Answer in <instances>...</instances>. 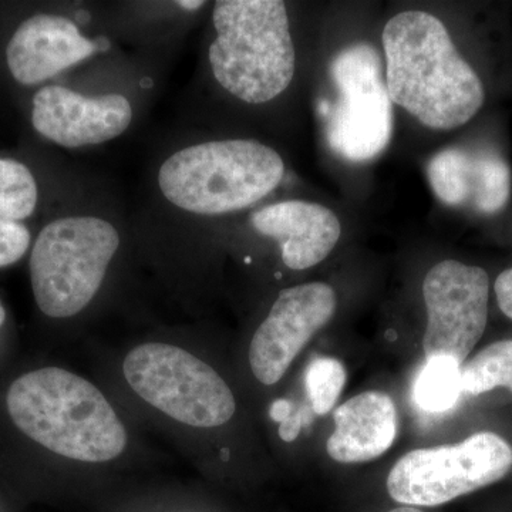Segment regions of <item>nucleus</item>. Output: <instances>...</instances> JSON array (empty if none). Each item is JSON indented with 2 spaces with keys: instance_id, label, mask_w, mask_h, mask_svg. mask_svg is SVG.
I'll return each mask as SVG.
<instances>
[{
  "instance_id": "1",
  "label": "nucleus",
  "mask_w": 512,
  "mask_h": 512,
  "mask_svg": "<svg viewBox=\"0 0 512 512\" xmlns=\"http://www.w3.org/2000/svg\"><path fill=\"white\" fill-rule=\"evenodd\" d=\"M2 403L6 426L45 461L62 493L110 494L114 478L136 458L123 407L72 369L47 365L23 372L6 387Z\"/></svg>"
},
{
  "instance_id": "2",
  "label": "nucleus",
  "mask_w": 512,
  "mask_h": 512,
  "mask_svg": "<svg viewBox=\"0 0 512 512\" xmlns=\"http://www.w3.org/2000/svg\"><path fill=\"white\" fill-rule=\"evenodd\" d=\"M113 383L114 399L167 434L192 463L207 437L237 417L225 377L200 350L178 340L134 343L114 362Z\"/></svg>"
},
{
  "instance_id": "3",
  "label": "nucleus",
  "mask_w": 512,
  "mask_h": 512,
  "mask_svg": "<svg viewBox=\"0 0 512 512\" xmlns=\"http://www.w3.org/2000/svg\"><path fill=\"white\" fill-rule=\"evenodd\" d=\"M383 49L390 100L424 126L453 130L483 107V82L436 16L420 10L394 16L383 30Z\"/></svg>"
},
{
  "instance_id": "4",
  "label": "nucleus",
  "mask_w": 512,
  "mask_h": 512,
  "mask_svg": "<svg viewBox=\"0 0 512 512\" xmlns=\"http://www.w3.org/2000/svg\"><path fill=\"white\" fill-rule=\"evenodd\" d=\"M212 23L208 59L222 89L248 104L268 103L288 89L296 55L284 2L221 0Z\"/></svg>"
},
{
  "instance_id": "5",
  "label": "nucleus",
  "mask_w": 512,
  "mask_h": 512,
  "mask_svg": "<svg viewBox=\"0 0 512 512\" xmlns=\"http://www.w3.org/2000/svg\"><path fill=\"white\" fill-rule=\"evenodd\" d=\"M284 175L282 157L259 141H208L168 157L158 171V187L174 207L214 217L264 200Z\"/></svg>"
},
{
  "instance_id": "6",
  "label": "nucleus",
  "mask_w": 512,
  "mask_h": 512,
  "mask_svg": "<svg viewBox=\"0 0 512 512\" xmlns=\"http://www.w3.org/2000/svg\"><path fill=\"white\" fill-rule=\"evenodd\" d=\"M121 247L120 232L94 215H74L47 224L30 252V285L46 318L83 315L106 282Z\"/></svg>"
},
{
  "instance_id": "7",
  "label": "nucleus",
  "mask_w": 512,
  "mask_h": 512,
  "mask_svg": "<svg viewBox=\"0 0 512 512\" xmlns=\"http://www.w3.org/2000/svg\"><path fill=\"white\" fill-rule=\"evenodd\" d=\"M511 470V444L493 431H480L461 443L404 454L386 485L396 503L439 507L498 483Z\"/></svg>"
},
{
  "instance_id": "8",
  "label": "nucleus",
  "mask_w": 512,
  "mask_h": 512,
  "mask_svg": "<svg viewBox=\"0 0 512 512\" xmlns=\"http://www.w3.org/2000/svg\"><path fill=\"white\" fill-rule=\"evenodd\" d=\"M336 99L326 109L330 148L349 161H367L389 146L393 131L392 100L383 82L375 50L357 43L330 64Z\"/></svg>"
},
{
  "instance_id": "9",
  "label": "nucleus",
  "mask_w": 512,
  "mask_h": 512,
  "mask_svg": "<svg viewBox=\"0 0 512 512\" xmlns=\"http://www.w3.org/2000/svg\"><path fill=\"white\" fill-rule=\"evenodd\" d=\"M423 298L427 308L424 356L427 360L447 357L463 366L487 328V272L447 259L434 265L424 278Z\"/></svg>"
},
{
  "instance_id": "10",
  "label": "nucleus",
  "mask_w": 512,
  "mask_h": 512,
  "mask_svg": "<svg viewBox=\"0 0 512 512\" xmlns=\"http://www.w3.org/2000/svg\"><path fill=\"white\" fill-rule=\"evenodd\" d=\"M336 305L335 289L323 282L279 293L249 342L248 366L256 382L266 387L281 382L299 353L333 318Z\"/></svg>"
},
{
  "instance_id": "11",
  "label": "nucleus",
  "mask_w": 512,
  "mask_h": 512,
  "mask_svg": "<svg viewBox=\"0 0 512 512\" xmlns=\"http://www.w3.org/2000/svg\"><path fill=\"white\" fill-rule=\"evenodd\" d=\"M133 106L119 93L84 96L63 86L42 87L33 97L32 124L57 146L80 148L107 143L126 133Z\"/></svg>"
},
{
  "instance_id": "12",
  "label": "nucleus",
  "mask_w": 512,
  "mask_h": 512,
  "mask_svg": "<svg viewBox=\"0 0 512 512\" xmlns=\"http://www.w3.org/2000/svg\"><path fill=\"white\" fill-rule=\"evenodd\" d=\"M94 52L96 46L73 20L42 13L16 29L6 47V60L16 82L35 86L89 59Z\"/></svg>"
},
{
  "instance_id": "13",
  "label": "nucleus",
  "mask_w": 512,
  "mask_h": 512,
  "mask_svg": "<svg viewBox=\"0 0 512 512\" xmlns=\"http://www.w3.org/2000/svg\"><path fill=\"white\" fill-rule=\"evenodd\" d=\"M251 222L259 234L278 242L282 262L293 271L320 264L342 235L335 212L315 202H276L254 212Z\"/></svg>"
},
{
  "instance_id": "14",
  "label": "nucleus",
  "mask_w": 512,
  "mask_h": 512,
  "mask_svg": "<svg viewBox=\"0 0 512 512\" xmlns=\"http://www.w3.org/2000/svg\"><path fill=\"white\" fill-rule=\"evenodd\" d=\"M333 421L335 430L329 436L326 450L338 463L376 460L396 440V406L392 397L383 392L357 394L335 410Z\"/></svg>"
},
{
  "instance_id": "15",
  "label": "nucleus",
  "mask_w": 512,
  "mask_h": 512,
  "mask_svg": "<svg viewBox=\"0 0 512 512\" xmlns=\"http://www.w3.org/2000/svg\"><path fill=\"white\" fill-rule=\"evenodd\" d=\"M463 392L461 365L447 357L429 359L414 384V400L430 413L453 409Z\"/></svg>"
},
{
  "instance_id": "16",
  "label": "nucleus",
  "mask_w": 512,
  "mask_h": 512,
  "mask_svg": "<svg viewBox=\"0 0 512 512\" xmlns=\"http://www.w3.org/2000/svg\"><path fill=\"white\" fill-rule=\"evenodd\" d=\"M464 394L478 396L507 387L512 393V340H500L480 350L461 366Z\"/></svg>"
},
{
  "instance_id": "17",
  "label": "nucleus",
  "mask_w": 512,
  "mask_h": 512,
  "mask_svg": "<svg viewBox=\"0 0 512 512\" xmlns=\"http://www.w3.org/2000/svg\"><path fill=\"white\" fill-rule=\"evenodd\" d=\"M37 184L25 164L0 157V218L20 222L36 210Z\"/></svg>"
},
{
  "instance_id": "18",
  "label": "nucleus",
  "mask_w": 512,
  "mask_h": 512,
  "mask_svg": "<svg viewBox=\"0 0 512 512\" xmlns=\"http://www.w3.org/2000/svg\"><path fill=\"white\" fill-rule=\"evenodd\" d=\"M511 170L503 158L493 153H477V190L473 205L483 214L503 210L510 200Z\"/></svg>"
},
{
  "instance_id": "19",
  "label": "nucleus",
  "mask_w": 512,
  "mask_h": 512,
  "mask_svg": "<svg viewBox=\"0 0 512 512\" xmlns=\"http://www.w3.org/2000/svg\"><path fill=\"white\" fill-rule=\"evenodd\" d=\"M346 369L335 357L320 356L306 369V390L313 412L325 416L338 402L345 389Z\"/></svg>"
},
{
  "instance_id": "20",
  "label": "nucleus",
  "mask_w": 512,
  "mask_h": 512,
  "mask_svg": "<svg viewBox=\"0 0 512 512\" xmlns=\"http://www.w3.org/2000/svg\"><path fill=\"white\" fill-rule=\"evenodd\" d=\"M107 512H210L207 508L195 503L194 494H161L140 495L117 504L107 503Z\"/></svg>"
},
{
  "instance_id": "21",
  "label": "nucleus",
  "mask_w": 512,
  "mask_h": 512,
  "mask_svg": "<svg viewBox=\"0 0 512 512\" xmlns=\"http://www.w3.org/2000/svg\"><path fill=\"white\" fill-rule=\"evenodd\" d=\"M29 229L22 222L0 218V268H6L20 261L29 251Z\"/></svg>"
},
{
  "instance_id": "22",
  "label": "nucleus",
  "mask_w": 512,
  "mask_h": 512,
  "mask_svg": "<svg viewBox=\"0 0 512 512\" xmlns=\"http://www.w3.org/2000/svg\"><path fill=\"white\" fill-rule=\"evenodd\" d=\"M494 291L501 312L512 319V268L501 272L495 281Z\"/></svg>"
},
{
  "instance_id": "23",
  "label": "nucleus",
  "mask_w": 512,
  "mask_h": 512,
  "mask_svg": "<svg viewBox=\"0 0 512 512\" xmlns=\"http://www.w3.org/2000/svg\"><path fill=\"white\" fill-rule=\"evenodd\" d=\"M303 419L301 414H291L285 421H282L281 426H279V436L281 439L286 441V443H291V441L298 439L299 434H301Z\"/></svg>"
},
{
  "instance_id": "24",
  "label": "nucleus",
  "mask_w": 512,
  "mask_h": 512,
  "mask_svg": "<svg viewBox=\"0 0 512 512\" xmlns=\"http://www.w3.org/2000/svg\"><path fill=\"white\" fill-rule=\"evenodd\" d=\"M292 412L293 403L291 400L279 399L272 403L271 419L278 421V423L281 424L282 421H285L289 416H291Z\"/></svg>"
},
{
  "instance_id": "25",
  "label": "nucleus",
  "mask_w": 512,
  "mask_h": 512,
  "mask_svg": "<svg viewBox=\"0 0 512 512\" xmlns=\"http://www.w3.org/2000/svg\"><path fill=\"white\" fill-rule=\"evenodd\" d=\"M389 512H423L420 508L410 507V505H400V507L394 508V510Z\"/></svg>"
},
{
  "instance_id": "26",
  "label": "nucleus",
  "mask_w": 512,
  "mask_h": 512,
  "mask_svg": "<svg viewBox=\"0 0 512 512\" xmlns=\"http://www.w3.org/2000/svg\"><path fill=\"white\" fill-rule=\"evenodd\" d=\"M178 5H180L181 8L192 10V9L201 8V6L204 5V3H202V2H178Z\"/></svg>"
},
{
  "instance_id": "27",
  "label": "nucleus",
  "mask_w": 512,
  "mask_h": 512,
  "mask_svg": "<svg viewBox=\"0 0 512 512\" xmlns=\"http://www.w3.org/2000/svg\"><path fill=\"white\" fill-rule=\"evenodd\" d=\"M6 318H8V313H6L5 306H3L2 301H0V329L5 325Z\"/></svg>"
}]
</instances>
